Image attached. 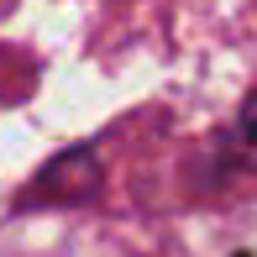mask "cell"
I'll list each match as a JSON object with an SVG mask.
<instances>
[{"label":"cell","instance_id":"6da1fadb","mask_svg":"<svg viewBox=\"0 0 257 257\" xmlns=\"http://www.w3.org/2000/svg\"><path fill=\"white\" fill-rule=\"evenodd\" d=\"M236 142L257 158V89L241 100V110H236Z\"/></svg>","mask_w":257,"mask_h":257}]
</instances>
